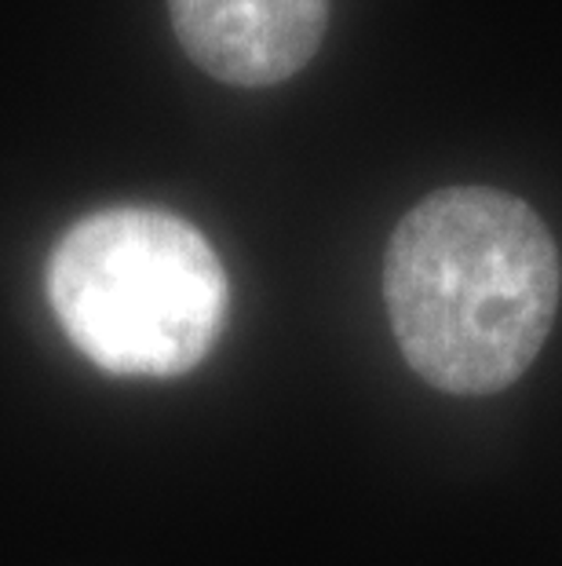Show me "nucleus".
<instances>
[{
  "label": "nucleus",
  "instance_id": "nucleus-1",
  "mask_svg": "<svg viewBox=\"0 0 562 566\" xmlns=\"http://www.w3.org/2000/svg\"><path fill=\"white\" fill-rule=\"evenodd\" d=\"M559 296V242L511 190L438 187L388 238L384 307L394 344L435 391L511 388L552 336Z\"/></svg>",
  "mask_w": 562,
  "mask_h": 566
},
{
  "label": "nucleus",
  "instance_id": "nucleus-2",
  "mask_svg": "<svg viewBox=\"0 0 562 566\" xmlns=\"http://www.w3.org/2000/svg\"><path fill=\"white\" fill-rule=\"evenodd\" d=\"M47 300L92 366L169 380L212 355L231 282L190 220L153 205H117L77 220L55 242Z\"/></svg>",
  "mask_w": 562,
  "mask_h": 566
},
{
  "label": "nucleus",
  "instance_id": "nucleus-3",
  "mask_svg": "<svg viewBox=\"0 0 562 566\" xmlns=\"http://www.w3.org/2000/svg\"><path fill=\"white\" fill-rule=\"evenodd\" d=\"M179 48L234 88H274L318 55L329 0H169Z\"/></svg>",
  "mask_w": 562,
  "mask_h": 566
}]
</instances>
